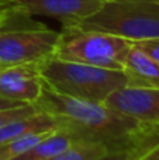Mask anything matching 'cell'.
Returning a JSON list of instances; mask_svg holds the SVG:
<instances>
[{"label": "cell", "mask_w": 159, "mask_h": 160, "mask_svg": "<svg viewBox=\"0 0 159 160\" xmlns=\"http://www.w3.org/2000/svg\"><path fill=\"white\" fill-rule=\"evenodd\" d=\"M45 87L73 98L103 102L110 93L127 84L123 70H111L51 58L39 65Z\"/></svg>", "instance_id": "2"}, {"label": "cell", "mask_w": 159, "mask_h": 160, "mask_svg": "<svg viewBox=\"0 0 159 160\" xmlns=\"http://www.w3.org/2000/svg\"><path fill=\"white\" fill-rule=\"evenodd\" d=\"M127 84L159 87V63L132 44L124 61Z\"/></svg>", "instance_id": "9"}, {"label": "cell", "mask_w": 159, "mask_h": 160, "mask_svg": "<svg viewBox=\"0 0 159 160\" xmlns=\"http://www.w3.org/2000/svg\"><path fill=\"white\" fill-rule=\"evenodd\" d=\"M0 27V69L17 65L42 63L54 58L59 31L48 27Z\"/></svg>", "instance_id": "5"}, {"label": "cell", "mask_w": 159, "mask_h": 160, "mask_svg": "<svg viewBox=\"0 0 159 160\" xmlns=\"http://www.w3.org/2000/svg\"><path fill=\"white\" fill-rule=\"evenodd\" d=\"M41 63L17 65L0 69V97L18 104H35L44 90Z\"/></svg>", "instance_id": "7"}, {"label": "cell", "mask_w": 159, "mask_h": 160, "mask_svg": "<svg viewBox=\"0 0 159 160\" xmlns=\"http://www.w3.org/2000/svg\"><path fill=\"white\" fill-rule=\"evenodd\" d=\"M52 131H42V132H34L30 135H24L21 138L13 139L10 142L0 145V160H13L18 158L20 155H23L24 152H27L28 149H31L33 146H35L38 142H41L44 138H47Z\"/></svg>", "instance_id": "13"}, {"label": "cell", "mask_w": 159, "mask_h": 160, "mask_svg": "<svg viewBox=\"0 0 159 160\" xmlns=\"http://www.w3.org/2000/svg\"><path fill=\"white\" fill-rule=\"evenodd\" d=\"M132 149V148H131ZM131 149H123V150H109L107 153L99 156L93 160H130Z\"/></svg>", "instance_id": "17"}, {"label": "cell", "mask_w": 159, "mask_h": 160, "mask_svg": "<svg viewBox=\"0 0 159 160\" xmlns=\"http://www.w3.org/2000/svg\"><path fill=\"white\" fill-rule=\"evenodd\" d=\"M109 152V148L99 142L75 141L66 149L48 160H93Z\"/></svg>", "instance_id": "12"}, {"label": "cell", "mask_w": 159, "mask_h": 160, "mask_svg": "<svg viewBox=\"0 0 159 160\" xmlns=\"http://www.w3.org/2000/svg\"><path fill=\"white\" fill-rule=\"evenodd\" d=\"M132 42L113 34L64 25L55 58L111 70H123Z\"/></svg>", "instance_id": "4"}, {"label": "cell", "mask_w": 159, "mask_h": 160, "mask_svg": "<svg viewBox=\"0 0 159 160\" xmlns=\"http://www.w3.org/2000/svg\"><path fill=\"white\" fill-rule=\"evenodd\" d=\"M69 27L113 34L132 44L159 38V0H106L95 14Z\"/></svg>", "instance_id": "3"}, {"label": "cell", "mask_w": 159, "mask_h": 160, "mask_svg": "<svg viewBox=\"0 0 159 160\" xmlns=\"http://www.w3.org/2000/svg\"><path fill=\"white\" fill-rule=\"evenodd\" d=\"M103 102L117 112L159 131V87L126 84L110 93Z\"/></svg>", "instance_id": "6"}, {"label": "cell", "mask_w": 159, "mask_h": 160, "mask_svg": "<svg viewBox=\"0 0 159 160\" xmlns=\"http://www.w3.org/2000/svg\"><path fill=\"white\" fill-rule=\"evenodd\" d=\"M2 8H17V10H18V7H17V4L14 3V0H0V10H2Z\"/></svg>", "instance_id": "19"}, {"label": "cell", "mask_w": 159, "mask_h": 160, "mask_svg": "<svg viewBox=\"0 0 159 160\" xmlns=\"http://www.w3.org/2000/svg\"><path fill=\"white\" fill-rule=\"evenodd\" d=\"M130 160H159V132L144 136L132 146Z\"/></svg>", "instance_id": "14"}, {"label": "cell", "mask_w": 159, "mask_h": 160, "mask_svg": "<svg viewBox=\"0 0 159 160\" xmlns=\"http://www.w3.org/2000/svg\"><path fill=\"white\" fill-rule=\"evenodd\" d=\"M16 105H21L18 102L10 101V100H6L3 97H0V110H4V108H10V107H16Z\"/></svg>", "instance_id": "18"}, {"label": "cell", "mask_w": 159, "mask_h": 160, "mask_svg": "<svg viewBox=\"0 0 159 160\" xmlns=\"http://www.w3.org/2000/svg\"><path fill=\"white\" fill-rule=\"evenodd\" d=\"M135 47H138L141 51L151 56L154 61L159 63V38H152V39H145V41L134 42Z\"/></svg>", "instance_id": "16"}, {"label": "cell", "mask_w": 159, "mask_h": 160, "mask_svg": "<svg viewBox=\"0 0 159 160\" xmlns=\"http://www.w3.org/2000/svg\"><path fill=\"white\" fill-rule=\"evenodd\" d=\"M37 111H38V108H37L35 104H21V105H16V107L0 110V128L3 125L8 124V122L14 121V119L33 115Z\"/></svg>", "instance_id": "15"}, {"label": "cell", "mask_w": 159, "mask_h": 160, "mask_svg": "<svg viewBox=\"0 0 159 160\" xmlns=\"http://www.w3.org/2000/svg\"><path fill=\"white\" fill-rule=\"evenodd\" d=\"M35 105L39 111L49 114L55 119L56 128L73 139L99 142L109 150L131 149L144 136L159 132L117 112L104 102L73 98L45 86Z\"/></svg>", "instance_id": "1"}, {"label": "cell", "mask_w": 159, "mask_h": 160, "mask_svg": "<svg viewBox=\"0 0 159 160\" xmlns=\"http://www.w3.org/2000/svg\"><path fill=\"white\" fill-rule=\"evenodd\" d=\"M56 129V122L49 114L44 111H37L35 114L23 118L14 119L0 128V145L10 142L13 139L21 138L24 135H30L34 132Z\"/></svg>", "instance_id": "10"}, {"label": "cell", "mask_w": 159, "mask_h": 160, "mask_svg": "<svg viewBox=\"0 0 159 160\" xmlns=\"http://www.w3.org/2000/svg\"><path fill=\"white\" fill-rule=\"evenodd\" d=\"M76 139H73L69 133L65 131L56 128L54 132H51L47 138H44L41 142L20 155L18 158L13 160H48L52 156L58 155L64 149H66L70 143H73Z\"/></svg>", "instance_id": "11"}, {"label": "cell", "mask_w": 159, "mask_h": 160, "mask_svg": "<svg viewBox=\"0 0 159 160\" xmlns=\"http://www.w3.org/2000/svg\"><path fill=\"white\" fill-rule=\"evenodd\" d=\"M106 0H14L23 16H47L73 25L95 14Z\"/></svg>", "instance_id": "8"}]
</instances>
